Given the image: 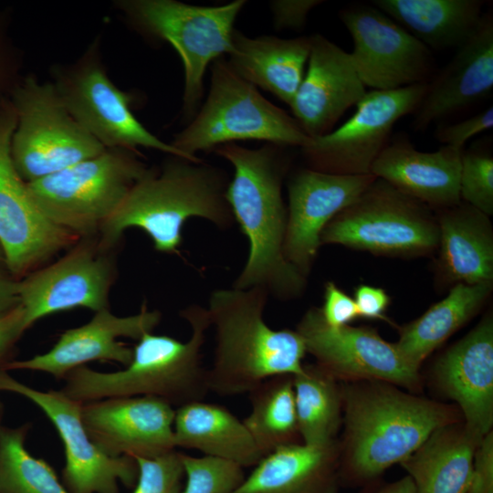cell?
<instances>
[{
  "label": "cell",
  "instance_id": "obj_8",
  "mask_svg": "<svg viewBox=\"0 0 493 493\" xmlns=\"http://www.w3.org/2000/svg\"><path fill=\"white\" fill-rule=\"evenodd\" d=\"M141 152L105 149L64 170L26 183L53 224L79 238L97 236L134 184L150 170Z\"/></svg>",
  "mask_w": 493,
  "mask_h": 493
},
{
  "label": "cell",
  "instance_id": "obj_3",
  "mask_svg": "<svg viewBox=\"0 0 493 493\" xmlns=\"http://www.w3.org/2000/svg\"><path fill=\"white\" fill-rule=\"evenodd\" d=\"M268 295L260 287L211 293L206 309L215 348L207 370L209 391L222 396L241 394L269 377L302 371L307 352L302 337L297 330H273L264 320Z\"/></svg>",
  "mask_w": 493,
  "mask_h": 493
},
{
  "label": "cell",
  "instance_id": "obj_9",
  "mask_svg": "<svg viewBox=\"0 0 493 493\" xmlns=\"http://www.w3.org/2000/svg\"><path fill=\"white\" fill-rule=\"evenodd\" d=\"M49 75L70 115L105 149H152L193 161L152 133L135 117L132 94L117 87L108 74L100 36L94 37L74 60L54 63Z\"/></svg>",
  "mask_w": 493,
  "mask_h": 493
},
{
  "label": "cell",
  "instance_id": "obj_33",
  "mask_svg": "<svg viewBox=\"0 0 493 493\" xmlns=\"http://www.w3.org/2000/svg\"><path fill=\"white\" fill-rule=\"evenodd\" d=\"M292 382L303 444L326 446L336 442L342 404L336 379L318 364H310L292 375Z\"/></svg>",
  "mask_w": 493,
  "mask_h": 493
},
{
  "label": "cell",
  "instance_id": "obj_7",
  "mask_svg": "<svg viewBox=\"0 0 493 493\" xmlns=\"http://www.w3.org/2000/svg\"><path fill=\"white\" fill-rule=\"evenodd\" d=\"M245 5V0L214 6L176 0L113 1L131 28L169 43L180 56L184 71L182 114L188 122L199 109L207 67L232 51L234 24Z\"/></svg>",
  "mask_w": 493,
  "mask_h": 493
},
{
  "label": "cell",
  "instance_id": "obj_44",
  "mask_svg": "<svg viewBox=\"0 0 493 493\" xmlns=\"http://www.w3.org/2000/svg\"><path fill=\"white\" fill-rule=\"evenodd\" d=\"M353 299L359 317L388 320L384 313L390 304V297L382 288L359 285L355 288Z\"/></svg>",
  "mask_w": 493,
  "mask_h": 493
},
{
  "label": "cell",
  "instance_id": "obj_32",
  "mask_svg": "<svg viewBox=\"0 0 493 493\" xmlns=\"http://www.w3.org/2000/svg\"><path fill=\"white\" fill-rule=\"evenodd\" d=\"M250 412L243 423L262 456L300 438L292 375L269 377L249 391Z\"/></svg>",
  "mask_w": 493,
  "mask_h": 493
},
{
  "label": "cell",
  "instance_id": "obj_27",
  "mask_svg": "<svg viewBox=\"0 0 493 493\" xmlns=\"http://www.w3.org/2000/svg\"><path fill=\"white\" fill-rule=\"evenodd\" d=\"M175 447L195 449L239 467H255L262 455L243 421L226 407L203 400L175 409Z\"/></svg>",
  "mask_w": 493,
  "mask_h": 493
},
{
  "label": "cell",
  "instance_id": "obj_47",
  "mask_svg": "<svg viewBox=\"0 0 493 493\" xmlns=\"http://www.w3.org/2000/svg\"><path fill=\"white\" fill-rule=\"evenodd\" d=\"M0 267L2 268H5V256H4V253H3V250L0 246ZM7 270V269H6Z\"/></svg>",
  "mask_w": 493,
  "mask_h": 493
},
{
  "label": "cell",
  "instance_id": "obj_40",
  "mask_svg": "<svg viewBox=\"0 0 493 493\" xmlns=\"http://www.w3.org/2000/svg\"><path fill=\"white\" fill-rule=\"evenodd\" d=\"M320 310L323 320L332 328L349 325L359 317L354 299L332 281L325 284L324 302Z\"/></svg>",
  "mask_w": 493,
  "mask_h": 493
},
{
  "label": "cell",
  "instance_id": "obj_38",
  "mask_svg": "<svg viewBox=\"0 0 493 493\" xmlns=\"http://www.w3.org/2000/svg\"><path fill=\"white\" fill-rule=\"evenodd\" d=\"M11 12L0 7V102L9 99L25 75L23 54L11 34Z\"/></svg>",
  "mask_w": 493,
  "mask_h": 493
},
{
  "label": "cell",
  "instance_id": "obj_28",
  "mask_svg": "<svg viewBox=\"0 0 493 493\" xmlns=\"http://www.w3.org/2000/svg\"><path fill=\"white\" fill-rule=\"evenodd\" d=\"M337 456L336 442L280 446L262 457L233 493H329Z\"/></svg>",
  "mask_w": 493,
  "mask_h": 493
},
{
  "label": "cell",
  "instance_id": "obj_48",
  "mask_svg": "<svg viewBox=\"0 0 493 493\" xmlns=\"http://www.w3.org/2000/svg\"><path fill=\"white\" fill-rule=\"evenodd\" d=\"M3 414H4V406H3V404L1 402V399H0V427L2 426V419H3Z\"/></svg>",
  "mask_w": 493,
  "mask_h": 493
},
{
  "label": "cell",
  "instance_id": "obj_26",
  "mask_svg": "<svg viewBox=\"0 0 493 493\" xmlns=\"http://www.w3.org/2000/svg\"><path fill=\"white\" fill-rule=\"evenodd\" d=\"M311 37H249L235 30L227 62L242 79L290 106L305 75Z\"/></svg>",
  "mask_w": 493,
  "mask_h": 493
},
{
  "label": "cell",
  "instance_id": "obj_31",
  "mask_svg": "<svg viewBox=\"0 0 493 493\" xmlns=\"http://www.w3.org/2000/svg\"><path fill=\"white\" fill-rule=\"evenodd\" d=\"M492 289L493 283L452 286L445 299L400 329L397 349L419 369L432 351L480 310Z\"/></svg>",
  "mask_w": 493,
  "mask_h": 493
},
{
  "label": "cell",
  "instance_id": "obj_41",
  "mask_svg": "<svg viewBox=\"0 0 493 493\" xmlns=\"http://www.w3.org/2000/svg\"><path fill=\"white\" fill-rule=\"evenodd\" d=\"M465 493H493V435L488 433L478 444Z\"/></svg>",
  "mask_w": 493,
  "mask_h": 493
},
{
  "label": "cell",
  "instance_id": "obj_13",
  "mask_svg": "<svg viewBox=\"0 0 493 493\" xmlns=\"http://www.w3.org/2000/svg\"><path fill=\"white\" fill-rule=\"evenodd\" d=\"M427 85L367 91L343 124L300 148L308 168L334 174H370L390 142L393 127L399 119L414 113Z\"/></svg>",
  "mask_w": 493,
  "mask_h": 493
},
{
  "label": "cell",
  "instance_id": "obj_39",
  "mask_svg": "<svg viewBox=\"0 0 493 493\" xmlns=\"http://www.w3.org/2000/svg\"><path fill=\"white\" fill-rule=\"evenodd\" d=\"M493 126V108L485 110L462 121L443 124L435 132V137L444 145L463 149L464 144L472 137Z\"/></svg>",
  "mask_w": 493,
  "mask_h": 493
},
{
  "label": "cell",
  "instance_id": "obj_17",
  "mask_svg": "<svg viewBox=\"0 0 493 493\" xmlns=\"http://www.w3.org/2000/svg\"><path fill=\"white\" fill-rule=\"evenodd\" d=\"M296 330L307 352L335 379L372 380L409 388L418 384V369L405 360L395 343L386 341L372 328L330 327L320 309L313 307Z\"/></svg>",
  "mask_w": 493,
  "mask_h": 493
},
{
  "label": "cell",
  "instance_id": "obj_43",
  "mask_svg": "<svg viewBox=\"0 0 493 493\" xmlns=\"http://www.w3.org/2000/svg\"><path fill=\"white\" fill-rule=\"evenodd\" d=\"M323 1L320 0H279L270 3L275 27L278 29H300L304 26L309 13Z\"/></svg>",
  "mask_w": 493,
  "mask_h": 493
},
{
  "label": "cell",
  "instance_id": "obj_18",
  "mask_svg": "<svg viewBox=\"0 0 493 493\" xmlns=\"http://www.w3.org/2000/svg\"><path fill=\"white\" fill-rule=\"evenodd\" d=\"M175 409L150 396L83 403L81 419L92 442L112 457L153 458L175 450Z\"/></svg>",
  "mask_w": 493,
  "mask_h": 493
},
{
  "label": "cell",
  "instance_id": "obj_37",
  "mask_svg": "<svg viewBox=\"0 0 493 493\" xmlns=\"http://www.w3.org/2000/svg\"><path fill=\"white\" fill-rule=\"evenodd\" d=\"M138 478L133 493H182L185 471L176 449L153 458H136Z\"/></svg>",
  "mask_w": 493,
  "mask_h": 493
},
{
  "label": "cell",
  "instance_id": "obj_45",
  "mask_svg": "<svg viewBox=\"0 0 493 493\" xmlns=\"http://www.w3.org/2000/svg\"><path fill=\"white\" fill-rule=\"evenodd\" d=\"M17 283L18 279L5 268L0 267V310L7 309L19 303Z\"/></svg>",
  "mask_w": 493,
  "mask_h": 493
},
{
  "label": "cell",
  "instance_id": "obj_14",
  "mask_svg": "<svg viewBox=\"0 0 493 493\" xmlns=\"http://www.w3.org/2000/svg\"><path fill=\"white\" fill-rule=\"evenodd\" d=\"M114 248L98 236L80 238L57 261L18 279L17 294L29 329L38 320L74 308L109 309L116 278Z\"/></svg>",
  "mask_w": 493,
  "mask_h": 493
},
{
  "label": "cell",
  "instance_id": "obj_11",
  "mask_svg": "<svg viewBox=\"0 0 493 493\" xmlns=\"http://www.w3.org/2000/svg\"><path fill=\"white\" fill-rule=\"evenodd\" d=\"M9 99L16 116L11 155L26 183L58 173L105 150L70 115L49 80L25 74Z\"/></svg>",
  "mask_w": 493,
  "mask_h": 493
},
{
  "label": "cell",
  "instance_id": "obj_20",
  "mask_svg": "<svg viewBox=\"0 0 493 493\" xmlns=\"http://www.w3.org/2000/svg\"><path fill=\"white\" fill-rule=\"evenodd\" d=\"M160 320L161 313L149 310L145 304L139 313L130 316H117L104 309L95 312L89 322L64 331L48 351L26 360H11L1 370L37 371L64 379L70 371L92 361L126 366L133 351L121 338L138 341L152 332Z\"/></svg>",
  "mask_w": 493,
  "mask_h": 493
},
{
  "label": "cell",
  "instance_id": "obj_4",
  "mask_svg": "<svg viewBox=\"0 0 493 493\" xmlns=\"http://www.w3.org/2000/svg\"><path fill=\"white\" fill-rule=\"evenodd\" d=\"M180 315L191 327L187 341L145 333L137 341L131 361L124 369L98 372L86 365L78 367L64 377L60 391L82 404L113 397L150 396L179 407L203 400L209 392L207 369L201 356L211 327L208 311L191 305Z\"/></svg>",
  "mask_w": 493,
  "mask_h": 493
},
{
  "label": "cell",
  "instance_id": "obj_42",
  "mask_svg": "<svg viewBox=\"0 0 493 493\" xmlns=\"http://www.w3.org/2000/svg\"><path fill=\"white\" fill-rule=\"evenodd\" d=\"M26 330L20 303L0 310V369L11 361L13 350Z\"/></svg>",
  "mask_w": 493,
  "mask_h": 493
},
{
  "label": "cell",
  "instance_id": "obj_34",
  "mask_svg": "<svg viewBox=\"0 0 493 493\" xmlns=\"http://www.w3.org/2000/svg\"><path fill=\"white\" fill-rule=\"evenodd\" d=\"M29 429L0 427V493H68L51 466L27 451Z\"/></svg>",
  "mask_w": 493,
  "mask_h": 493
},
{
  "label": "cell",
  "instance_id": "obj_25",
  "mask_svg": "<svg viewBox=\"0 0 493 493\" xmlns=\"http://www.w3.org/2000/svg\"><path fill=\"white\" fill-rule=\"evenodd\" d=\"M436 217L438 283H493V228L489 216L461 201L437 210Z\"/></svg>",
  "mask_w": 493,
  "mask_h": 493
},
{
  "label": "cell",
  "instance_id": "obj_30",
  "mask_svg": "<svg viewBox=\"0 0 493 493\" xmlns=\"http://www.w3.org/2000/svg\"><path fill=\"white\" fill-rule=\"evenodd\" d=\"M481 440L465 425L456 427L451 424L433 432L401 463L413 480L414 492L465 493Z\"/></svg>",
  "mask_w": 493,
  "mask_h": 493
},
{
  "label": "cell",
  "instance_id": "obj_19",
  "mask_svg": "<svg viewBox=\"0 0 493 493\" xmlns=\"http://www.w3.org/2000/svg\"><path fill=\"white\" fill-rule=\"evenodd\" d=\"M376 179L370 174H334L304 168L288 183L284 257L307 278L320 247L326 225Z\"/></svg>",
  "mask_w": 493,
  "mask_h": 493
},
{
  "label": "cell",
  "instance_id": "obj_12",
  "mask_svg": "<svg viewBox=\"0 0 493 493\" xmlns=\"http://www.w3.org/2000/svg\"><path fill=\"white\" fill-rule=\"evenodd\" d=\"M16 116L10 99L0 102V246L16 279L43 267L80 238L48 220L33 201L11 155Z\"/></svg>",
  "mask_w": 493,
  "mask_h": 493
},
{
  "label": "cell",
  "instance_id": "obj_5",
  "mask_svg": "<svg viewBox=\"0 0 493 493\" xmlns=\"http://www.w3.org/2000/svg\"><path fill=\"white\" fill-rule=\"evenodd\" d=\"M372 382L341 392L348 453L355 471L365 477L402 463L456 417L447 405Z\"/></svg>",
  "mask_w": 493,
  "mask_h": 493
},
{
  "label": "cell",
  "instance_id": "obj_36",
  "mask_svg": "<svg viewBox=\"0 0 493 493\" xmlns=\"http://www.w3.org/2000/svg\"><path fill=\"white\" fill-rule=\"evenodd\" d=\"M461 201L493 215V157L482 150L463 151L459 177Z\"/></svg>",
  "mask_w": 493,
  "mask_h": 493
},
{
  "label": "cell",
  "instance_id": "obj_15",
  "mask_svg": "<svg viewBox=\"0 0 493 493\" xmlns=\"http://www.w3.org/2000/svg\"><path fill=\"white\" fill-rule=\"evenodd\" d=\"M340 19L353 40L350 54L365 87L392 90L431 80V49L374 5H350Z\"/></svg>",
  "mask_w": 493,
  "mask_h": 493
},
{
  "label": "cell",
  "instance_id": "obj_22",
  "mask_svg": "<svg viewBox=\"0 0 493 493\" xmlns=\"http://www.w3.org/2000/svg\"><path fill=\"white\" fill-rule=\"evenodd\" d=\"M435 375L445 394L461 409L466 429L481 440L493 424L491 314L440 356Z\"/></svg>",
  "mask_w": 493,
  "mask_h": 493
},
{
  "label": "cell",
  "instance_id": "obj_21",
  "mask_svg": "<svg viewBox=\"0 0 493 493\" xmlns=\"http://www.w3.org/2000/svg\"><path fill=\"white\" fill-rule=\"evenodd\" d=\"M310 37L305 75L289 107L302 130L313 139L331 131L367 91L350 53L320 34Z\"/></svg>",
  "mask_w": 493,
  "mask_h": 493
},
{
  "label": "cell",
  "instance_id": "obj_23",
  "mask_svg": "<svg viewBox=\"0 0 493 493\" xmlns=\"http://www.w3.org/2000/svg\"><path fill=\"white\" fill-rule=\"evenodd\" d=\"M493 88V14H483L474 34L456 48L454 58L428 82L414 111L413 127L425 131L435 121L488 96Z\"/></svg>",
  "mask_w": 493,
  "mask_h": 493
},
{
  "label": "cell",
  "instance_id": "obj_16",
  "mask_svg": "<svg viewBox=\"0 0 493 493\" xmlns=\"http://www.w3.org/2000/svg\"><path fill=\"white\" fill-rule=\"evenodd\" d=\"M0 392L28 399L51 421L64 446L66 463L62 480L68 493H119V482L128 488L135 486L136 460L129 456H109L92 442L82 423V403L60 390L32 388L1 369Z\"/></svg>",
  "mask_w": 493,
  "mask_h": 493
},
{
  "label": "cell",
  "instance_id": "obj_24",
  "mask_svg": "<svg viewBox=\"0 0 493 493\" xmlns=\"http://www.w3.org/2000/svg\"><path fill=\"white\" fill-rule=\"evenodd\" d=\"M463 149L443 145L435 152L418 151L404 136L386 145L371 173L403 194L441 210L461 202L459 177Z\"/></svg>",
  "mask_w": 493,
  "mask_h": 493
},
{
  "label": "cell",
  "instance_id": "obj_1",
  "mask_svg": "<svg viewBox=\"0 0 493 493\" xmlns=\"http://www.w3.org/2000/svg\"><path fill=\"white\" fill-rule=\"evenodd\" d=\"M288 147L265 143L250 149L236 142L216 147L234 167L226 198L249 242V254L233 287H260L282 300L299 297L307 278L284 257L288 208L282 184L289 168Z\"/></svg>",
  "mask_w": 493,
  "mask_h": 493
},
{
  "label": "cell",
  "instance_id": "obj_35",
  "mask_svg": "<svg viewBox=\"0 0 493 493\" xmlns=\"http://www.w3.org/2000/svg\"><path fill=\"white\" fill-rule=\"evenodd\" d=\"M182 459L185 471L182 493H233L245 478L241 467L226 460L184 453Z\"/></svg>",
  "mask_w": 493,
  "mask_h": 493
},
{
  "label": "cell",
  "instance_id": "obj_29",
  "mask_svg": "<svg viewBox=\"0 0 493 493\" xmlns=\"http://www.w3.org/2000/svg\"><path fill=\"white\" fill-rule=\"evenodd\" d=\"M372 5L435 50L460 47L483 16L480 0H374Z\"/></svg>",
  "mask_w": 493,
  "mask_h": 493
},
{
  "label": "cell",
  "instance_id": "obj_10",
  "mask_svg": "<svg viewBox=\"0 0 493 493\" xmlns=\"http://www.w3.org/2000/svg\"><path fill=\"white\" fill-rule=\"evenodd\" d=\"M434 210L376 178L324 227L320 245L336 244L378 256L426 257L437 250Z\"/></svg>",
  "mask_w": 493,
  "mask_h": 493
},
{
  "label": "cell",
  "instance_id": "obj_46",
  "mask_svg": "<svg viewBox=\"0 0 493 493\" xmlns=\"http://www.w3.org/2000/svg\"><path fill=\"white\" fill-rule=\"evenodd\" d=\"M380 493H415L413 480L409 476L393 483Z\"/></svg>",
  "mask_w": 493,
  "mask_h": 493
},
{
  "label": "cell",
  "instance_id": "obj_2",
  "mask_svg": "<svg viewBox=\"0 0 493 493\" xmlns=\"http://www.w3.org/2000/svg\"><path fill=\"white\" fill-rule=\"evenodd\" d=\"M226 172L201 162L169 155L161 168L151 167L102 226L100 243L115 248L124 231L138 227L162 253L174 254L187 219L200 217L220 228L235 221L226 198Z\"/></svg>",
  "mask_w": 493,
  "mask_h": 493
},
{
  "label": "cell",
  "instance_id": "obj_6",
  "mask_svg": "<svg viewBox=\"0 0 493 493\" xmlns=\"http://www.w3.org/2000/svg\"><path fill=\"white\" fill-rule=\"evenodd\" d=\"M244 140L302 148L311 138L293 116L267 100L220 58L212 63L205 102L170 144L189 159L201 162L196 153Z\"/></svg>",
  "mask_w": 493,
  "mask_h": 493
}]
</instances>
